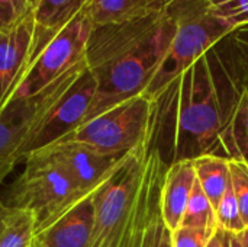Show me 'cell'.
I'll list each match as a JSON object with an SVG mask.
<instances>
[{"label":"cell","mask_w":248,"mask_h":247,"mask_svg":"<svg viewBox=\"0 0 248 247\" xmlns=\"http://www.w3.org/2000/svg\"><path fill=\"white\" fill-rule=\"evenodd\" d=\"M33 35V12L13 29L0 32V112L9 103L31 66Z\"/></svg>","instance_id":"obj_12"},{"label":"cell","mask_w":248,"mask_h":247,"mask_svg":"<svg viewBox=\"0 0 248 247\" xmlns=\"http://www.w3.org/2000/svg\"><path fill=\"white\" fill-rule=\"evenodd\" d=\"M231 31L232 28L211 10L206 0H177L176 35L144 96L153 100Z\"/></svg>","instance_id":"obj_4"},{"label":"cell","mask_w":248,"mask_h":247,"mask_svg":"<svg viewBox=\"0 0 248 247\" xmlns=\"http://www.w3.org/2000/svg\"><path fill=\"white\" fill-rule=\"evenodd\" d=\"M93 194L84 197L58 220L38 231L32 247H92L94 229Z\"/></svg>","instance_id":"obj_13"},{"label":"cell","mask_w":248,"mask_h":247,"mask_svg":"<svg viewBox=\"0 0 248 247\" xmlns=\"http://www.w3.org/2000/svg\"><path fill=\"white\" fill-rule=\"evenodd\" d=\"M32 12L29 0H0V32L13 29Z\"/></svg>","instance_id":"obj_25"},{"label":"cell","mask_w":248,"mask_h":247,"mask_svg":"<svg viewBox=\"0 0 248 247\" xmlns=\"http://www.w3.org/2000/svg\"><path fill=\"white\" fill-rule=\"evenodd\" d=\"M182 226L183 227H193V229H203V230H208L212 233H215L218 229L215 208L212 207L211 201L205 195L198 179L195 182L190 199L187 202Z\"/></svg>","instance_id":"obj_20"},{"label":"cell","mask_w":248,"mask_h":247,"mask_svg":"<svg viewBox=\"0 0 248 247\" xmlns=\"http://www.w3.org/2000/svg\"><path fill=\"white\" fill-rule=\"evenodd\" d=\"M211 10L232 29L248 22V0H206Z\"/></svg>","instance_id":"obj_22"},{"label":"cell","mask_w":248,"mask_h":247,"mask_svg":"<svg viewBox=\"0 0 248 247\" xmlns=\"http://www.w3.org/2000/svg\"><path fill=\"white\" fill-rule=\"evenodd\" d=\"M224 41L232 54L243 77L248 79V22L235 26L224 38Z\"/></svg>","instance_id":"obj_23"},{"label":"cell","mask_w":248,"mask_h":247,"mask_svg":"<svg viewBox=\"0 0 248 247\" xmlns=\"http://www.w3.org/2000/svg\"><path fill=\"white\" fill-rule=\"evenodd\" d=\"M243 83L222 39L153 99L148 143L167 166L203 156L224 157L222 131Z\"/></svg>","instance_id":"obj_1"},{"label":"cell","mask_w":248,"mask_h":247,"mask_svg":"<svg viewBox=\"0 0 248 247\" xmlns=\"http://www.w3.org/2000/svg\"><path fill=\"white\" fill-rule=\"evenodd\" d=\"M87 4L89 0H39L33 9L35 35L32 60Z\"/></svg>","instance_id":"obj_15"},{"label":"cell","mask_w":248,"mask_h":247,"mask_svg":"<svg viewBox=\"0 0 248 247\" xmlns=\"http://www.w3.org/2000/svg\"><path fill=\"white\" fill-rule=\"evenodd\" d=\"M206 247H224V245H222V240H221V237H219L218 231H215V234L212 236V239L209 240V243H208V246Z\"/></svg>","instance_id":"obj_28"},{"label":"cell","mask_w":248,"mask_h":247,"mask_svg":"<svg viewBox=\"0 0 248 247\" xmlns=\"http://www.w3.org/2000/svg\"><path fill=\"white\" fill-rule=\"evenodd\" d=\"M195 182L196 172L193 160L169 166L161 186V213L171 231L182 226Z\"/></svg>","instance_id":"obj_14"},{"label":"cell","mask_w":248,"mask_h":247,"mask_svg":"<svg viewBox=\"0 0 248 247\" xmlns=\"http://www.w3.org/2000/svg\"><path fill=\"white\" fill-rule=\"evenodd\" d=\"M96 89V79L89 67H86L51 108L26 148V156L65 138L83 125L90 112Z\"/></svg>","instance_id":"obj_9"},{"label":"cell","mask_w":248,"mask_h":247,"mask_svg":"<svg viewBox=\"0 0 248 247\" xmlns=\"http://www.w3.org/2000/svg\"><path fill=\"white\" fill-rule=\"evenodd\" d=\"M35 234L33 214L12 207L0 198V247H32Z\"/></svg>","instance_id":"obj_18"},{"label":"cell","mask_w":248,"mask_h":247,"mask_svg":"<svg viewBox=\"0 0 248 247\" xmlns=\"http://www.w3.org/2000/svg\"><path fill=\"white\" fill-rule=\"evenodd\" d=\"M238 236V240L241 242L243 247H248V227H246L241 233L237 234Z\"/></svg>","instance_id":"obj_29"},{"label":"cell","mask_w":248,"mask_h":247,"mask_svg":"<svg viewBox=\"0 0 248 247\" xmlns=\"http://www.w3.org/2000/svg\"><path fill=\"white\" fill-rule=\"evenodd\" d=\"M169 166L147 138L144 181L138 202L135 247H173V231L161 213V186Z\"/></svg>","instance_id":"obj_11"},{"label":"cell","mask_w":248,"mask_h":247,"mask_svg":"<svg viewBox=\"0 0 248 247\" xmlns=\"http://www.w3.org/2000/svg\"><path fill=\"white\" fill-rule=\"evenodd\" d=\"M92 29L93 20L86 6L32 60L10 100L35 96L77 66L86 63V49Z\"/></svg>","instance_id":"obj_8"},{"label":"cell","mask_w":248,"mask_h":247,"mask_svg":"<svg viewBox=\"0 0 248 247\" xmlns=\"http://www.w3.org/2000/svg\"><path fill=\"white\" fill-rule=\"evenodd\" d=\"M224 157L248 165V79H244L221 137Z\"/></svg>","instance_id":"obj_16"},{"label":"cell","mask_w":248,"mask_h":247,"mask_svg":"<svg viewBox=\"0 0 248 247\" xmlns=\"http://www.w3.org/2000/svg\"><path fill=\"white\" fill-rule=\"evenodd\" d=\"M25 159V170L10 186L6 202L32 213L38 233L87 195L58 165L46 157L31 153Z\"/></svg>","instance_id":"obj_5"},{"label":"cell","mask_w":248,"mask_h":247,"mask_svg":"<svg viewBox=\"0 0 248 247\" xmlns=\"http://www.w3.org/2000/svg\"><path fill=\"white\" fill-rule=\"evenodd\" d=\"M217 224L218 229L238 234L246 229V224L241 217V211L232 189V185L230 183L224 197L221 198L218 207H217Z\"/></svg>","instance_id":"obj_21"},{"label":"cell","mask_w":248,"mask_h":247,"mask_svg":"<svg viewBox=\"0 0 248 247\" xmlns=\"http://www.w3.org/2000/svg\"><path fill=\"white\" fill-rule=\"evenodd\" d=\"M174 0H89L93 25L118 23L134 19L154 9H161Z\"/></svg>","instance_id":"obj_17"},{"label":"cell","mask_w":248,"mask_h":247,"mask_svg":"<svg viewBox=\"0 0 248 247\" xmlns=\"http://www.w3.org/2000/svg\"><path fill=\"white\" fill-rule=\"evenodd\" d=\"M86 67L87 63H83L38 95L10 100L3 108L0 112V183L26 156L31 140L51 108Z\"/></svg>","instance_id":"obj_7"},{"label":"cell","mask_w":248,"mask_h":247,"mask_svg":"<svg viewBox=\"0 0 248 247\" xmlns=\"http://www.w3.org/2000/svg\"><path fill=\"white\" fill-rule=\"evenodd\" d=\"M221 240H222V245L224 247H243L241 242L238 240V236L234 234V233H230V231H225V230H221V229H217Z\"/></svg>","instance_id":"obj_27"},{"label":"cell","mask_w":248,"mask_h":247,"mask_svg":"<svg viewBox=\"0 0 248 247\" xmlns=\"http://www.w3.org/2000/svg\"><path fill=\"white\" fill-rule=\"evenodd\" d=\"M214 234L203 229L182 226L173 231V247H206Z\"/></svg>","instance_id":"obj_26"},{"label":"cell","mask_w":248,"mask_h":247,"mask_svg":"<svg viewBox=\"0 0 248 247\" xmlns=\"http://www.w3.org/2000/svg\"><path fill=\"white\" fill-rule=\"evenodd\" d=\"M32 153H38L58 165L86 195L99 189L131 154H105L71 140H60Z\"/></svg>","instance_id":"obj_10"},{"label":"cell","mask_w":248,"mask_h":247,"mask_svg":"<svg viewBox=\"0 0 248 247\" xmlns=\"http://www.w3.org/2000/svg\"><path fill=\"white\" fill-rule=\"evenodd\" d=\"M193 163L196 179L211 201L212 207L217 210L221 198L231 183L230 160L219 156H203L193 160Z\"/></svg>","instance_id":"obj_19"},{"label":"cell","mask_w":248,"mask_h":247,"mask_svg":"<svg viewBox=\"0 0 248 247\" xmlns=\"http://www.w3.org/2000/svg\"><path fill=\"white\" fill-rule=\"evenodd\" d=\"M38 1H39V0H29V3H31V7H32V10H33V9L36 7Z\"/></svg>","instance_id":"obj_30"},{"label":"cell","mask_w":248,"mask_h":247,"mask_svg":"<svg viewBox=\"0 0 248 247\" xmlns=\"http://www.w3.org/2000/svg\"><path fill=\"white\" fill-rule=\"evenodd\" d=\"M145 144L131 153L93 194L92 247H132L145 169Z\"/></svg>","instance_id":"obj_3"},{"label":"cell","mask_w":248,"mask_h":247,"mask_svg":"<svg viewBox=\"0 0 248 247\" xmlns=\"http://www.w3.org/2000/svg\"><path fill=\"white\" fill-rule=\"evenodd\" d=\"M153 114L154 102L137 96L86 121L62 140L83 143L105 154L125 156L145 144Z\"/></svg>","instance_id":"obj_6"},{"label":"cell","mask_w":248,"mask_h":247,"mask_svg":"<svg viewBox=\"0 0 248 247\" xmlns=\"http://www.w3.org/2000/svg\"><path fill=\"white\" fill-rule=\"evenodd\" d=\"M177 31V0L129 20L93 25L86 63L97 89L87 119L144 96Z\"/></svg>","instance_id":"obj_2"},{"label":"cell","mask_w":248,"mask_h":247,"mask_svg":"<svg viewBox=\"0 0 248 247\" xmlns=\"http://www.w3.org/2000/svg\"><path fill=\"white\" fill-rule=\"evenodd\" d=\"M231 185L241 211L243 221L248 227V165L237 160H230Z\"/></svg>","instance_id":"obj_24"}]
</instances>
